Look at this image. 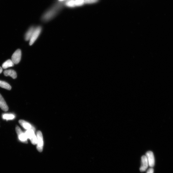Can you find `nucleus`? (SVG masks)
I'll list each match as a JSON object with an SVG mask.
<instances>
[{"label": "nucleus", "instance_id": "nucleus-15", "mask_svg": "<svg viewBox=\"0 0 173 173\" xmlns=\"http://www.w3.org/2000/svg\"><path fill=\"white\" fill-rule=\"evenodd\" d=\"M65 1L64 5L67 7L73 8L76 7L75 0H67Z\"/></svg>", "mask_w": 173, "mask_h": 173}, {"label": "nucleus", "instance_id": "nucleus-4", "mask_svg": "<svg viewBox=\"0 0 173 173\" xmlns=\"http://www.w3.org/2000/svg\"><path fill=\"white\" fill-rule=\"evenodd\" d=\"M34 130L32 129L27 130L25 132L28 139L30 140L32 144L36 145L37 144V137L35 134Z\"/></svg>", "mask_w": 173, "mask_h": 173}, {"label": "nucleus", "instance_id": "nucleus-16", "mask_svg": "<svg viewBox=\"0 0 173 173\" xmlns=\"http://www.w3.org/2000/svg\"><path fill=\"white\" fill-rule=\"evenodd\" d=\"M14 115L9 114H5L3 115V118L7 120H12L14 118Z\"/></svg>", "mask_w": 173, "mask_h": 173}, {"label": "nucleus", "instance_id": "nucleus-13", "mask_svg": "<svg viewBox=\"0 0 173 173\" xmlns=\"http://www.w3.org/2000/svg\"><path fill=\"white\" fill-rule=\"evenodd\" d=\"M14 66V63L12 60L9 59L7 60L2 64V67L3 69H5L9 67Z\"/></svg>", "mask_w": 173, "mask_h": 173}, {"label": "nucleus", "instance_id": "nucleus-18", "mask_svg": "<svg viewBox=\"0 0 173 173\" xmlns=\"http://www.w3.org/2000/svg\"><path fill=\"white\" fill-rule=\"evenodd\" d=\"M154 170L153 168L151 167L148 170L147 173H154Z\"/></svg>", "mask_w": 173, "mask_h": 173}, {"label": "nucleus", "instance_id": "nucleus-10", "mask_svg": "<svg viewBox=\"0 0 173 173\" xmlns=\"http://www.w3.org/2000/svg\"><path fill=\"white\" fill-rule=\"evenodd\" d=\"M0 108L5 112L8 111L9 107L3 97L0 94Z\"/></svg>", "mask_w": 173, "mask_h": 173}, {"label": "nucleus", "instance_id": "nucleus-7", "mask_svg": "<svg viewBox=\"0 0 173 173\" xmlns=\"http://www.w3.org/2000/svg\"><path fill=\"white\" fill-rule=\"evenodd\" d=\"M146 156L147 157L149 166L153 167L155 164V159L153 153L151 151H148L146 153Z\"/></svg>", "mask_w": 173, "mask_h": 173}, {"label": "nucleus", "instance_id": "nucleus-5", "mask_svg": "<svg viewBox=\"0 0 173 173\" xmlns=\"http://www.w3.org/2000/svg\"><path fill=\"white\" fill-rule=\"evenodd\" d=\"M16 130L18 139L20 141L24 143H28V138L25 132H22L20 128L17 125L16 128Z\"/></svg>", "mask_w": 173, "mask_h": 173}, {"label": "nucleus", "instance_id": "nucleus-2", "mask_svg": "<svg viewBox=\"0 0 173 173\" xmlns=\"http://www.w3.org/2000/svg\"><path fill=\"white\" fill-rule=\"evenodd\" d=\"M37 149L40 152H42L43 150L44 142L43 137L41 132L37 131Z\"/></svg>", "mask_w": 173, "mask_h": 173}, {"label": "nucleus", "instance_id": "nucleus-14", "mask_svg": "<svg viewBox=\"0 0 173 173\" xmlns=\"http://www.w3.org/2000/svg\"><path fill=\"white\" fill-rule=\"evenodd\" d=\"M0 87L9 90V91L11 89V86L8 83L5 82L1 81V80H0Z\"/></svg>", "mask_w": 173, "mask_h": 173}, {"label": "nucleus", "instance_id": "nucleus-19", "mask_svg": "<svg viewBox=\"0 0 173 173\" xmlns=\"http://www.w3.org/2000/svg\"><path fill=\"white\" fill-rule=\"evenodd\" d=\"M2 71H3V69H2V68L0 67V74L2 73Z\"/></svg>", "mask_w": 173, "mask_h": 173}, {"label": "nucleus", "instance_id": "nucleus-9", "mask_svg": "<svg viewBox=\"0 0 173 173\" xmlns=\"http://www.w3.org/2000/svg\"><path fill=\"white\" fill-rule=\"evenodd\" d=\"M19 122L20 125L26 130L32 129L34 130L35 131H36V129L34 127L32 126L28 122L25 121L24 120H19Z\"/></svg>", "mask_w": 173, "mask_h": 173}, {"label": "nucleus", "instance_id": "nucleus-8", "mask_svg": "<svg viewBox=\"0 0 173 173\" xmlns=\"http://www.w3.org/2000/svg\"><path fill=\"white\" fill-rule=\"evenodd\" d=\"M149 166L148 162L146 155H143L141 157V165L140 168V171L143 172L146 171Z\"/></svg>", "mask_w": 173, "mask_h": 173}, {"label": "nucleus", "instance_id": "nucleus-1", "mask_svg": "<svg viewBox=\"0 0 173 173\" xmlns=\"http://www.w3.org/2000/svg\"><path fill=\"white\" fill-rule=\"evenodd\" d=\"M63 6V4L58 3L49 9L43 14L42 17V20L44 22H48L54 18L59 11H61Z\"/></svg>", "mask_w": 173, "mask_h": 173}, {"label": "nucleus", "instance_id": "nucleus-20", "mask_svg": "<svg viewBox=\"0 0 173 173\" xmlns=\"http://www.w3.org/2000/svg\"><path fill=\"white\" fill-rule=\"evenodd\" d=\"M59 1L62 2L67 1V0H58Z\"/></svg>", "mask_w": 173, "mask_h": 173}, {"label": "nucleus", "instance_id": "nucleus-11", "mask_svg": "<svg viewBox=\"0 0 173 173\" xmlns=\"http://www.w3.org/2000/svg\"><path fill=\"white\" fill-rule=\"evenodd\" d=\"M5 76H10L13 79H16L17 78V74L15 71L12 69L6 70L4 72Z\"/></svg>", "mask_w": 173, "mask_h": 173}, {"label": "nucleus", "instance_id": "nucleus-6", "mask_svg": "<svg viewBox=\"0 0 173 173\" xmlns=\"http://www.w3.org/2000/svg\"><path fill=\"white\" fill-rule=\"evenodd\" d=\"M22 56L21 50L18 49L14 53L12 57V61L14 64H17L21 61Z\"/></svg>", "mask_w": 173, "mask_h": 173}, {"label": "nucleus", "instance_id": "nucleus-17", "mask_svg": "<svg viewBox=\"0 0 173 173\" xmlns=\"http://www.w3.org/2000/svg\"><path fill=\"white\" fill-rule=\"evenodd\" d=\"M99 0H84V4H92L97 3Z\"/></svg>", "mask_w": 173, "mask_h": 173}, {"label": "nucleus", "instance_id": "nucleus-12", "mask_svg": "<svg viewBox=\"0 0 173 173\" xmlns=\"http://www.w3.org/2000/svg\"><path fill=\"white\" fill-rule=\"evenodd\" d=\"M35 28H35L34 26L31 27L27 31L25 36V40L26 41H28L30 39Z\"/></svg>", "mask_w": 173, "mask_h": 173}, {"label": "nucleus", "instance_id": "nucleus-3", "mask_svg": "<svg viewBox=\"0 0 173 173\" xmlns=\"http://www.w3.org/2000/svg\"><path fill=\"white\" fill-rule=\"evenodd\" d=\"M42 30V28L41 26H37L35 28L31 38L30 40L29 44L30 45H32L36 41L39 36L40 34H41Z\"/></svg>", "mask_w": 173, "mask_h": 173}]
</instances>
